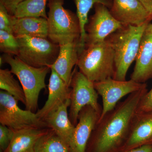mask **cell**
Masks as SVG:
<instances>
[{
	"instance_id": "17",
	"label": "cell",
	"mask_w": 152,
	"mask_h": 152,
	"mask_svg": "<svg viewBox=\"0 0 152 152\" xmlns=\"http://www.w3.org/2000/svg\"><path fill=\"white\" fill-rule=\"evenodd\" d=\"M70 99L52 112L43 121L47 127L53 130L70 146L75 126L71 122L68 108L70 105Z\"/></svg>"
},
{
	"instance_id": "25",
	"label": "cell",
	"mask_w": 152,
	"mask_h": 152,
	"mask_svg": "<svg viewBox=\"0 0 152 152\" xmlns=\"http://www.w3.org/2000/svg\"><path fill=\"white\" fill-rule=\"evenodd\" d=\"M14 132L7 126L0 125V152H4L10 144Z\"/></svg>"
},
{
	"instance_id": "21",
	"label": "cell",
	"mask_w": 152,
	"mask_h": 152,
	"mask_svg": "<svg viewBox=\"0 0 152 152\" xmlns=\"http://www.w3.org/2000/svg\"><path fill=\"white\" fill-rule=\"evenodd\" d=\"M50 129V128H49ZM34 152H72L69 145L52 129L38 140Z\"/></svg>"
},
{
	"instance_id": "28",
	"label": "cell",
	"mask_w": 152,
	"mask_h": 152,
	"mask_svg": "<svg viewBox=\"0 0 152 152\" xmlns=\"http://www.w3.org/2000/svg\"><path fill=\"white\" fill-rule=\"evenodd\" d=\"M25 0H0V4L5 8L9 14L14 16L18 6Z\"/></svg>"
},
{
	"instance_id": "31",
	"label": "cell",
	"mask_w": 152,
	"mask_h": 152,
	"mask_svg": "<svg viewBox=\"0 0 152 152\" xmlns=\"http://www.w3.org/2000/svg\"><path fill=\"white\" fill-rule=\"evenodd\" d=\"M145 32L148 34H152V23H150L147 26Z\"/></svg>"
},
{
	"instance_id": "13",
	"label": "cell",
	"mask_w": 152,
	"mask_h": 152,
	"mask_svg": "<svg viewBox=\"0 0 152 152\" xmlns=\"http://www.w3.org/2000/svg\"><path fill=\"white\" fill-rule=\"evenodd\" d=\"M148 144H152V112H137L129 134L120 152Z\"/></svg>"
},
{
	"instance_id": "5",
	"label": "cell",
	"mask_w": 152,
	"mask_h": 152,
	"mask_svg": "<svg viewBox=\"0 0 152 152\" xmlns=\"http://www.w3.org/2000/svg\"><path fill=\"white\" fill-rule=\"evenodd\" d=\"M64 0H48V38L61 45L80 40V27L77 14L64 7Z\"/></svg>"
},
{
	"instance_id": "29",
	"label": "cell",
	"mask_w": 152,
	"mask_h": 152,
	"mask_svg": "<svg viewBox=\"0 0 152 152\" xmlns=\"http://www.w3.org/2000/svg\"><path fill=\"white\" fill-rule=\"evenodd\" d=\"M123 152H152V144L143 145Z\"/></svg>"
},
{
	"instance_id": "15",
	"label": "cell",
	"mask_w": 152,
	"mask_h": 152,
	"mask_svg": "<svg viewBox=\"0 0 152 152\" xmlns=\"http://www.w3.org/2000/svg\"><path fill=\"white\" fill-rule=\"evenodd\" d=\"M135 61L131 79L145 83L152 78V34L145 32Z\"/></svg>"
},
{
	"instance_id": "32",
	"label": "cell",
	"mask_w": 152,
	"mask_h": 152,
	"mask_svg": "<svg viewBox=\"0 0 152 152\" xmlns=\"http://www.w3.org/2000/svg\"></svg>"
},
{
	"instance_id": "16",
	"label": "cell",
	"mask_w": 152,
	"mask_h": 152,
	"mask_svg": "<svg viewBox=\"0 0 152 152\" xmlns=\"http://www.w3.org/2000/svg\"><path fill=\"white\" fill-rule=\"evenodd\" d=\"M79 43L77 41L60 45L58 58L50 66L69 87L73 68L77 64L78 61Z\"/></svg>"
},
{
	"instance_id": "9",
	"label": "cell",
	"mask_w": 152,
	"mask_h": 152,
	"mask_svg": "<svg viewBox=\"0 0 152 152\" xmlns=\"http://www.w3.org/2000/svg\"><path fill=\"white\" fill-rule=\"evenodd\" d=\"M94 7V14L86 27V47L102 42L125 25L115 18L105 6L96 4Z\"/></svg>"
},
{
	"instance_id": "22",
	"label": "cell",
	"mask_w": 152,
	"mask_h": 152,
	"mask_svg": "<svg viewBox=\"0 0 152 152\" xmlns=\"http://www.w3.org/2000/svg\"><path fill=\"white\" fill-rule=\"evenodd\" d=\"M13 74L8 69H0V88L8 93L25 105L26 99L23 89L15 79Z\"/></svg>"
},
{
	"instance_id": "1",
	"label": "cell",
	"mask_w": 152,
	"mask_h": 152,
	"mask_svg": "<svg viewBox=\"0 0 152 152\" xmlns=\"http://www.w3.org/2000/svg\"><path fill=\"white\" fill-rule=\"evenodd\" d=\"M146 87L128 95L113 110L100 118L86 148V152H120L127 139L139 103Z\"/></svg>"
},
{
	"instance_id": "2",
	"label": "cell",
	"mask_w": 152,
	"mask_h": 152,
	"mask_svg": "<svg viewBox=\"0 0 152 152\" xmlns=\"http://www.w3.org/2000/svg\"><path fill=\"white\" fill-rule=\"evenodd\" d=\"M151 21L139 26L124 25L109 36L107 41L114 54L115 73L113 78L126 81L128 70L138 53L142 37Z\"/></svg>"
},
{
	"instance_id": "14",
	"label": "cell",
	"mask_w": 152,
	"mask_h": 152,
	"mask_svg": "<svg viewBox=\"0 0 152 152\" xmlns=\"http://www.w3.org/2000/svg\"><path fill=\"white\" fill-rule=\"evenodd\" d=\"M51 71L48 100L43 107L36 113L37 116L43 121L49 114L70 99V87L66 84L53 69H51Z\"/></svg>"
},
{
	"instance_id": "8",
	"label": "cell",
	"mask_w": 152,
	"mask_h": 152,
	"mask_svg": "<svg viewBox=\"0 0 152 152\" xmlns=\"http://www.w3.org/2000/svg\"><path fill=\"white\" fill-rule=\"evenodd\" d=\"M70 87L71 104L69 115L74 126L77 124L79 113L85 106H91L101 115L102 108L98 102L99 94L94 82L87 78L77 68L73 72Z\"/></svg>"
},
{
	"instance_id": "4",
	"label": "cell",
	"mask_w": 152,
	"mask_h": 152,
	"mask_svg": "<svg viewBox=\"0 0 152 152\" xmlns=\"http://www.w3.org/2000/svg\"><path fill=\"white\" fill-rule=\"evenodd\" d=\"M4 63L10 66L11 72L19 79L26 96V110L34 113L38 107L41 91L46 88L45 78L50 68L48 66L36 68L28 65L18 57L4 54Z\"/></svg>"
},
{
	"instance_id": "30",
	"label": "cell",
	"mask_w": 152,
	"mask_h": 152,
	"mask_svg": "<svg viewBox=\"0 0 152 152\" xmlns=\"http://www.w3.org/2000/svg\"><path fill=\"white\" fill-rule=\"evenodd\" d=\"M146 9L152 14V0H139Z\"/></svg>"
},
{
	"instance_id": "23",
	"label": "cell",
	"mask_w": 152,
	"mask_h": 152,
	"mask_svg": "<svg viewBox=\"0 0 152 152\" xmlns=\"http://www.w3.org/2000/svg\"><path fill=\"white\" fill-rule=\"evenodd\" d=\"M48 0H25L16 10L14 16L42 17L48 20L46 8Z\"/></svg>"
},
{
	"instance_id": "12",
	"label": "cell",
	"mask_w": 152,
	"mask_h": 152,
	"mask_svg": "<svg viewBox=\"0 0 152 152\" xmlns=\"http://www.w3.org/2000/svg\"><path fill=\"white\" fill-rule=\"evenodd\" d=\"M100 115L90 105L81 110L70 145L72 152H86L88 141Z\"/></svg>"
},
{
	"instance_id": "11",
	"label": "cell",
	"mask_w": 152,
	"mask_h": 152,
	"mask_svg": "<svg viewBox=\"0 0 152 152\" xmlns=\"http://www.w3.org/2000/svg\"><path fill=\"white\" fill-rule=\"evenodd\" d=\"M110 12L116 19L125 25H141L152 20L150 13L139 0H113Z\"/></svg>"
},
{
	"instance_id": "19",
	"label": "cell",
	"mask_w": 152,
	"mask_h": 152,
	"mask_svg": "<svg viewBox=\"0 0 152 152\" xmlns=\"http://www.w3.org/2000/svg\"><path fill=\"white\" fill-rule=\"evenodd\" d=\"M49 129H28L14 132L10 144L4 152H34L36 143Z\"/></svg>"
},
{
	"instance_id": "3",
	"label": "cell",
	"mask_w": 152,
	"mask_h": 152,
	"mask_svg": "<svg viewBox=\"0 0 152 152\" xmlns=\"http://www.w3.org/2000/svg\"><path fill=\"white\" fill-rule=\"evenodd\" d=\"M79 71L91 81L98 82L113 78L115 73L113 50L107 40L86 46L79 55Z\"/></svg>"
},
{
	"instance_id": "20",
	"label": "cell",
	"mask_w": 152,
	"mask_h": 152,
	"mask_svg": "<svg viewBox=\"0 0 152 152\" xmlns=\"http://www.w3.org/2000/svg\"><path fill=\"white\" fill-rule=\"evenodd\" d=\"M77 8V15L80 27V37L79 43V55L86 47V27L88 22V15L96 4H101L110 10L113 5V0H74Z\"/></svg>"
},
{
	"instance_id": "27",
	"label": "cell",
	"mask_w": 152,
	"mask_h": 152,
	"mask_svg": "<svg viewBox=\"0 0 152 152\" xmlns=\"http://www.w3.org/2000/svg\"><path fill=\"white\" fill-rule=\"evenodd\" d=\"M138 112H152V88L142 97L138 107Z\"/></svg>"
},
{
	"instance_id": "24",
	"label": "cell",
	"mask_w": 152,
	"mask_h": 152,
	"mask_svg": "<svg viewBox=\"0 0 152 152\" xmlns=\"http://www.w3.org/2000/svg\"><path fill=\"white\" fill-rule=\"evenodd\" d=\"M0 50L6 54L18 55L19 45L16 37L12 34L0 30Z\"/></svg>"
},
{
	"instance_id": "7",
	"label": "cell",
	"mask_w": 152,
	"mask_h": 152,
	"mask_svg": "<svg viewBox=\"0 0 152 152\" xmlns=\"http://www.w3.org/2000/svg\"><path fill=\"white\" fill-rule=\"evenodd\" d=\"M18 101L8 93L0 91V123L14 132L28 129L47 127L44 121L34 112L23 110L18 105Z\"/></svg>"
},
{
	"instance_id": "10",
	"label": "cell",
	"mask_w": 152,
	"mask_h": 152,
	"mask_svg": "<svg viewBox=\"0 0 152 152\" xmlns=\"http://www.w3.org/2000/svg\"><path fill=\"white\" fill-rule=\"evenodd\" d=\"M94 85L102 100L100 118L113 110L122 98L146 87L145 83H137L131 79L129 81H119L112 77L95 82Z\"/></svg>"
},
{
	"instance_id": "6",
	"label": "cell",
	"mask_w": 152,
	"mask_h": 152,
	"mask_svg": "<svg viewBox=\"0 0 152 152\" xmlns=\"http://www.w3.org/2000/svg\"><path fill=\"white\" fill-rule=\"evenodd\" d=\"M19 45L20 59L36 68L50 66L56 60L60 45L48 38L23 35L16 37Z\"/></svg>"
},
{
	"instance_id": "18",
	"label": "cell",
	"mask_w": 152,
	"mask_h": 152,
	"mask_svg": "<svg viewBox=\"0 0 152 152\" xmlns=\"http://www.w3.org/2000/svg\"><path fill=\"white\" fill-rule=\"evenodd\" d=\"M12 32L15 37L26 35L48 38V20L42 17L17 18L14 16Z\"/></svg>"
},
{
	"instance_id": "26",
	"label": "cell",
	"mask_w": 152,
	"mask_h": 152,
	"mask_svg": "<svg viewBox=\"0 0 152 152\" xmlns=\"http://www.w3.org/2000/svg\"><path fill=\"white\" fill-rule=\"evenodd\" d=\"M14 16L9 13L5 8L0 4V30L12 33Z\"/></svg>"
}]
</instances>
